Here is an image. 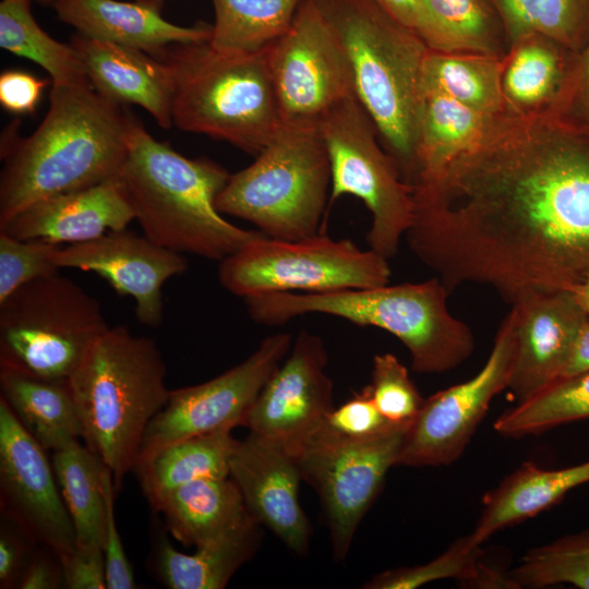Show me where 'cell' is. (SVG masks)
I'll list each match as a JSON object with an SVG mask.
<instances>
[{"mask_svg":"<svg viewBox=\"0 0 589 589\" xmlns=\"http://www.w3.org/2000/svg\"><path fill=\"white\" fill-rule=\"evenodd\" d=\"M412 194L408 244L449 293L486 285L513 305L589 276V135L556 113L505 118Z\"/></svg>","mask_w":589,"mask_h":589,"instance_id":"obj_1","label":"cell"},{"mask_svg":"<svg viewBox=\"0 0 589 589\" xmlns=\"http://www.w3.org/2000/svg\"><path fill=\"white\" fill-rule=\"evenodd\" d=\"M131 115L92 84L52 85L49 109L27 137L1 141L0 228L31 204L118 176Z\"/></svg>","mask_w":589,"mask_h":589,"instance_id":"obj_2","label":"cell"},{"mask_svg":"<svg viewBox=\"0 0 589 589\" xmlns=\"http://www.w3.org/2000/svg\"><path fill=\"white\" fill-rule=\"evenodd\" d=\"M143 235L177 253L221 261L264 236L232 225L216 208L230 173L188 158L130 117L128 154L118 173Z\"/></svg>","mask_w":589,"mask_h":589,"instance_id":"obj_3","label":"cell"},{"mask_svg":"<svg viewBox=\"0 0 589 589\" xmlns=\"http://www.w3.org/2000/svg\"><path fill=\"white\" fill-rule=\"evenodd\" d=\"M349 62L354 93L380 141L412 185L424 103L429 47L373 0H314Z\"/></svg>","mask_w":589,"mask_h":589,"instance_id":"obj_4","label":"cell"},{"mask_svg":"<svg viewBox=\"0 0 589 589\" xmlns=\"http://www.w3.org/2000/svg\"><path fill=\"white\" fill-rule=\"evenodd\" d=\"M448 296L441 279L433 277L322 293L273 292L245 298L244 303L249 316L263 325L318 313L381 328L404 344L416 372L433 374L457 368L474 350L473 333L449 312Z\"/></svg>","mask_w":589,"mask_h":589,"instance_id":"obj_5","label":"cell"},{"mask_svg":"<svg viewBox=\"0 0 589 589\" xmlns=\"http://www.w3.org/2000/svg\"><path fill=\"white\" fill-rule=\"evenodd\" d=\"M154 340L124 325L108 327L69 378L85 445L110 470L118 490L133 471L144 433L170 389Z\"/></svg>","mask_w":589,"mask_h":589,"instance_id":"obj_6","label":"cell"},{"mask_svg":"<svg viewBox=\"0 0 589 589\" xmlns=\"http://www.w3.org/2000/svg\"><path fill=\"white\" fill-rule=\"evenodd\" d=\"M208 41L171 46L160 58L173 72V124L257 155L283 127L266 48L226 52Z\"/></svg>","mask_w":589,"mask_h":589,"instance_id":"obj_7","label":"cell"},{"mask_svg":"<svg viewBox=\"0 0 589 589\" xmlns=\"http://www.w3.org/2000/svg\"><path fill=\"white\" fill-rule=\"evenodd\" d=\"M330 163L318 127L283 125L255 160L230 175L215 205L264 236L301 240L322 232Z\"/></svg>","mask_w":589,"mask_h":589,"instance_id":"obj_8","label":"cell"},{"mask_svg":"<svg viewBox=\"0 0 589 589\" xmlns=\"http://www.w3.org/2000/svg\"><path fill=\"white\" fill-rule=\"evenodd\" d=\"M99 301L59 272L0 302V368L69 380L108 329Z\"/></svg>","mask_w":589,"mask_h":589,"instance_id":"obj_9","label":"cell"},{"mask_svg":"<svg viewBox=\"0 0 589 589\" xmlns=\"http://www.w3.org/2000/svg\"><path fill=\"white\" fill-rule=\"evenodd\" d=\"M388 260L323 231L288 241L261 236L219 262L218 279L243 299L273 292H332L387 285Z\"/></svg>","mask_w":589,"mask_h":589,"instance_id":"obj_10","label":"cell"},{"mask_svg":"<svg viewBox=\"0 0 589 589\" xmlns=\"http://www.w3.org/2000/svg\"><path fill=\"white\" fill-rule=\"evenodd\" d=\"M318 129L330 163L329 204L342 195L360 199L372 216L369 249L389 260L412 224V188L383 149L377 129L356 95L333 108Z\"/></svg>","mask_w":589,"mask_h":589,"instance_id":"obj_11","label":"cell"},{"mask_svg":"<svg viewBox=\"0 0 589 589\" xmlns=\"http://www.w3.org/2000/svg\"><path fill=\"white\" fill-rule=\"evenodd\" d=\"M408 429L369 438L340 436L322 425L294 455L302 479L317 492L335 560H344L357 528L397 465Z\"/></svg>","mask_w":589,"mask_h":589,"instance_id":"obj_12","label":"cell"},{"mask_svg":"<svg viewBox=\"0 0 589 589\" xmlns=\"http://www.w3.org/2000/svg\"><path fill=\"white\" fill-rule=\"evenodd\" d=\"M283 125L318 127L356 95L344 49L314 0H305L285 34L266 48Z\"/></svg>","mask_w":589,"mask_h":589,"instance_id":"obj_13","label":"cell"},{"mask_svg":"<svg viewBox=\"0 0 589 589\" xmlns=\"http://www.w3.org/2000/svg\"><path fill=\"white\" fill-rule=\"evenodd\" d=\"M291 345L287 333L267 336L244 361L218 376L170 390L166 405L144 433L133 471L178 441L245 426L252 405Z\"/></svg>","mask_w":589,"mask_h":589,"instance_id":"obj_14","label":"cell"},{"mask_svg":"<svg viewBox=\"0 0 589 589\" xmlns=\"http://www.w3.org/2000/svg\"><path fill=\"white\" fill-rule=\"evenodd\" d=\"M515 350V314L510 310L497 329L482 369L468 381L424 399L406 431L396 466L434 467L455 462L493 398L508 387Z\"/></svg>","mask_w":589,"mask_h":589,"instance_id":"obj_15","label":"cell"},{"mask_svg":"<svg viewBox=\"0 0 589 589\" xmlns=\"http://www.w3.org/2000/svg\"><path fill=\"white\" fill-rule=\"evenodd\" d=\"M0 508L2 518L35 544L62 557L76 546L72 519L46 449L0 397Z\"/></svg>","mask_w":589,"mask_h":589,"instance_id":"obj_16","label":"cell"},{"mask_svg":"<svg viewBox=\"0 0 589 589\" xmlns=\"http://www.w3.org/2000/svg\"><path fill=\"white\" fill-rule=\"evenodd\" d=\"M322 338L299 332L285 361L269 376L247 417L245 426L296 455L323 425L333 407V382Z\"/></svg>","mask_w":589,"mask_h":589,"instance_id":"obj_17","label":"cell"},{"mask_svg":"<svg viewBox=\"0 0 589 589\" xmlns=\"http://www.w3.org/2000/svg\"><path fill=\"white\" fill-rule=\"evenodd\" d=\"M52 262L58 268L93 272L103 277L117 293L134 300L137 321L149 327L163 322L164 284L188 269L182 254L127 229L58 248Z\"/></svg>","mask_w":589,"mask_h":589,"instance_id":"obj_18","label":"cell"},{"mask_svg":"<svg viewBox=\"0 0 589 589\" xmlns=\"http://www.w3.org/2000/svg\"><path fill=\"white\" fill-rule=\"evenodd\" d=\"M250 516L298 555L309 551L311 527L299 502L302 479L297 459L254 433L238 441L229 461Z\"/></svg>","mask_w":589,"mask_h":589,"instance_id":"obj_19","label":"cell"},{"mask_svg":"<svg viewBox=\"0 0 589 589\" xmlns=\"http://www.w3.org/2000/svg\"><path fill=\"white\" fill-rule=\"evenodd\" d=\"M516 350L508 384L516 402L562 375L588 312L574 290L539 293L512 305Z\"/></svg>","mask_w":589,"mask_h":589,"instance_id":"obj_20","label":"cell"},{"mask_svg":"<svg viewBox=\"0 0 589 589\" xmlns=\"http://www.w3.org/2000/svg\"><path fill=\"white\" fill-rule=\"evenodd\" d=\"M135 214L119 176L92 187L37 201L0 232L21 240L75 244L127 229Z\"/></svg>","mask_w":589,"mask_h":589,"instance_id":"obj_21","label":"cell"},{"mask_svg":"<svg viewBox=\"0 0 589 589\" xmlns=\"http://www.w3.org/2000/svg\"><path fill=\"white\" fill-rule=\"evenodd\" d=\"M70 45L100 95L121 106L137 105L160 128H171L175 79L168 61L80 34L74 35Z\"/></svg>","mask_w":589,"mask_h":589,"instance_id":"obj_22","label":"cell"},{"mask_svg":"<svg viewBox=\"0 0 589 589\" xmlns=\"http://www.w3.org/2000/svg\"><path fill=\"white\" fill-rule=\"evenodd\" d=\"M51 7L84 37L159 59L171 46L208 41L212 36V25H177L164 19L159 9L133 0H56Z\"/></svg>","mask_w":589,"mask_h":589,"instance_id":"obj_23","label":"cell"},{"mask_svg":"<svg viewBox=\"0 0 589 589\" xmlns=\"http://www.w3.org/2000/svg\"><path fill=\"white\" fill-rule=\"evenodd\" d=\"M589 482V460L561 469L525 462L483 496L481 515L469 536L481 546L504 528L557 504L569 491Z\"/></svg>","mask_w":589,"mask_h":589,"instance_id":"obj_24","label":"cell"},{"mask_svg":"<svg viewBox=\"0 0 589 589\" xmlns=\"http://www.w3.org/2000/svg\"><path fill=\"white\" fill-rule=\"evenodd\" d=\"M172 537L185 546L200 548L252 518L230 477L205 478L181 485L157 505Z\"/></svg>","mask_w":589,"mask_h":589,"instance_id":"obj_25","label":"cell"},{"mask_svg":"<svg viewBox=\"0 0 589 589\" xmlns=\"http://www.w3.org/2000/svg\"><path fill=\"white\" fill-rule=\"evenodd\" d=\"M0 397L46 450L83 437L69 380H46L0 368Z\"/></svg>","mask_w":589,"mask_h":589,"instance_id":"obj_26","label":"cell"},{"mask_svg":"<svg viewBox=\"0 0 589 589\" xmlns=\"http://www.w3.org/2000/svg\"><path fill=\"white\" fill-rule=\"evenodd\" d=\"M259 524L250 518L239 528L185 554L161 539L155 552V570L170 589H224L235 573L255 553L261 541Z\"/></svg>","mask_w":589,"mask_h":589,"instance_id":"obj_27","label":"cell"},{"mask_svg":"<svg viewBox=\"0 0 589 589\" xmlns=\"http://www.w3.org/2000/svg\"><path fill=\"white\" fill-rule=\"evenodd\" d=\"M504 119L476 111L443 93L425 91L414 183L478 146Z\"/></svg>","mask_w":589,"mask_h":589,"instance_id":"obj_28","label":"cell"},{"mask_svg":"<svg viewBox=\"0 0 589 589\" xmlns=\"http://www.w3.org/2000/svg\"><path fill=\"white\" fill-rule=\"evenodd\" d=\"M231 429L192 436L157 452L134 470L155 510L163 497L187 483L229 477V461L238 443Z\"/></svg>","mask_w":589,"mask_h":589,"instance_id":"obj_29","label":"cell"},{"mask_svg":"<svg viewBox=\"0 0 589 589\" xmlns=\"http://www.w3.org/2000/svg\"><path fill=\"white\" fill-rule=\"evenodd\" d=\"M55 474L73 522L76 548L104 551V464L80 441L52 450Z\"/></svg>","mask_w":589,"mask_h":589,"instance_id":"obj_30","label":"cell"},{"mask_svg":"<svg viewBox=\"0 0 589 589\" xmlns=\"http://www.w3.org/2000/svg\"><path fill=\"white\" fill-rule=\"evenodd\" d=\"M504 65L495 55L429 49L423 64V89L443 93L490 117H504Z\"/></svg>","mask_w":589,"mask_h":589,"instance_id":"obj_31","label":"cell"},{"mask_svg":"<svg viewBox=\"0 0 589 589\" xmlns=\"http://www.w3.org/2000/svg\"><path fill=\"white\" fill-rule=\"evenodd\" d=\"M215 21L209 45L220 51L264 50L290 27L305 0H211Z\"/></svg>","mask_w":589,"mask_h":589,"instance_id":"obj_32","label":"cell"},{"mask_svg":"<svg viewBox=\"0 0 589 589\" xmlns=\"http://www.w3.org/2000/svg\"><path fill=\"white\" fill-rule=\"evenodd\" d=\"M31 2L1 1L0 47L37 63L50 75L52 85L91 84L75 49L56 40L39 26Z\"/></svg>","mask_w":589,"mask_h":589,"instance_id":"obj_33","label":"cell"},{"mask_svg":"<svg viewBox=\"0 0 589 589\" xmlns=\"http://www.w3.org/2000/svg\"><path fill=\"white\" fill-rule=\"evenodd\" d=\"M586 419H589V371L556 378L505 410L493 428L504 437L518 438Z\"/></svg>","mask_w":589,"mask_h":589,"instance_id":"obj_34","label":"cell"},{"mask_svg":"<svg viewBox=\"0 0 589 589\" xmlns=\"http://www.w3.org/2000/svg\"><path fill=\"white\" fill-rule=\"evenodd\" d=\"M513 44L546 38L567 52H579L589 39V0H491Z\"/></svg>","mask_w":589,"mask_h":589,"instance_id":"obj_35","label":"cell"},{"mask_svg":"<svg viewBox=\"0 0 589 589\" xmlns=\"http://www.w3.org/2000/svg\"><path fill=\"white\" fill-rule=\"evenodd\" d=\"M514 45L517 48L502 74L506 104L522 111L558 97L569 67L557 50L560 46L541 36H529Z\"/></svg>","mask_w":589,"mask_h":589,"instance_id":"obj_36","label":"cell"},{"mask_svg":"<svg viewBox=\"0 0 589 589\" xmlns=\"http://www.w3.org/2000/svg\"><path fill=\"white\" fill-rule=\"evenodd\" d=\"M420 38L444 52L495 55L493 25L481 0H420Z\"/></svg>","mask_w":589,"mask_h":589,"instance_id":"obj_37","label":"cell"},{"mask_svg":"<svg viewBox=\"0 0 589 589\" xmlns=\"http://www.w3.org/2000/svg\"><path fill=\"white\" fill-rule=\"evenodd\" d=\"M508 574L516 588L566 584L589 589V530L529 550Z\"/></svg>","mask_w":589,"mask_h":589,"instance_id":"obj_38","label":"cell"},{"mask_svg":"<svg viewBox=\"0 0 589 589\" xmlns=\"http://www.w3.org/2000/svg\"><path fill=\"white\" fill-rule=\"evenodd\" d=\"M482 562V551L469 536L423 565L385 570L364 584L365 589H413L438 579L456 578L471 585Z\"/></svg>","mask_w":589,"mask_h":589,"instance_id":"obj_39","label":"cell"},{"mask_svg":"<svg viewBox=\"0 0 589 589\" xmlns=\"http://www.w3.org/2000/svg\"><path fill=\"white\" fill-rule=\"evenodd\" d=\"M371 397L389 421L410 426L417 418L424 398L409 376L407 368L393 353H380L373 358Z\"/></svg>","mask_w":589,"mask_h":589,"instance_id":"obj_40","label":"cell"},{"mask_svg":"<svg viewBox=\"0 0 589 589\" xmlns=\"http://www.w3.org/2000/svg\"><path fill=\"white\" fill-rule=\"evenodd\" d=\"M59 247L0 232V302L23 285L59 272L52 254Z\"/></svg>","mask_w":589,"mask_h":589,"instance_id":"obj_41","label":"cell"},{"mask_svg":"<svg viewBox=\"0 0 589 589\" xmlns=\"http://www.w3.org/2000/svg\"><path fill=\"white\" fill-rule=\"evenodd\" d=\"M323 425L329 431L352 440L380 437L409 426L385 418L375 406L368 385L338 408H333Z\"/></svg>","mask_w":589,"mask_h":589,"instance_id":"obj_42","label":"cell"},{"mask_svg":"<svg viewBox=\"0 0 589 589\" xmlns=\"http://www.w3.org/2000/svg\"><path fill=\"white\" fill-rule=\"evenodd\" d=\"M558 100L556 115L589 135V39L573 55Z\"/></svg>","mask_w":589,"mask_h":589,"instance_id":"obj_43","label":"cell"},{"mask_svg":"<svg viewBox=\"0 0 589 589\" xmlns=\"http://www.w3.org/2000/svg\"><path fill=\"white\" fill-rule=\"evenodd\" d=\"M103 488L106 502V533L104 555L107 589H134L136 587L132 566L119 536L113 512L115 485L110 470L104 466Z\"/></svg>","mask_w":589,"mask_h":589,"instance_id":"obj_44","label":"cell"},{"mask_svg":"<svg viewBox=\"0 0 589 589\" xmlns=\"http://www.w3.org/2000/svg\"><path fill=\"white\" fill-rule=\"evenodd\" d=\"M49 81L23 70H7L0 74V104L14 115L34 113Z\"/></svg>","mask_w":589,"mask_h":589,"instance_id":"obj_45","label":"cell"},{"mask_svg":"<svg viewBox=\"0 0 589 589\" xmlns=\"http://www.w3.org/2000/svg\"><path fill=\"white\" fill-rule=\"evenodd\" d=\"M38 545L4 519L0 529V588H17L20 577Z\"/></svg>","mask_w":589,"mask_h":589,"instance_id":"obj_46","label":"cell"},{"mask_svg":"<svg viewBox=\"0 0 589 589\" xmlns=\"http://www.w3.org/2000/svg\"><path fill=\"white\" fill-rule=\"evenodd\" d=\"M63 588L106 589V562L104 551L76 548L60 557Z\"/></svg>","mask_w":589,"mask_h":589,"instance_id":"obj_47","label":"cell"},{"mask_svg":"<svg viewBox=\"0 0 589 589\" xmlns=\"http://www.w3.org/2000/svg\"><path fill=\"white\" fill-rule=\"evenodd\" d=\"M17 588H63V572L59 555L50 549L38 545L20 577Z\"/></svg>","mask_w":589,"mask_h":589,"instance_id":"obj_48","label":"cell"},{"mask_svg":"<svg viewBox=\"0 0 589 589\" xmlns=\"http://www.w3.org/2000/svg\"><path fill=\"white\" fill-rule=\"evenodd\" d=\"M395 21L420 34L423 15L420 0H373ZM420 37V36H419Z\"/></svg>","mask_w":589,"mask_h":589,"instance_id":"obj_49","label":"cell"},{"mask_svg":"<svg viewBox=\"0 0 589 589\" xmlns=\"http://www.w3.org/2000/svg\"><path fill=\"white\" fill-rule=\"evenodd\" d=\"M589 371V320L579 329L562 376Z\"/></svg>","mask_w":589,"mask_h":589,"instance_id":"obj_50","label":"cell"},{"mask_svg":"<svg viewBox=\"0 0 589 589\" xmlns=\"http://www.w3.org/2000/svg\"><path fill=\"white\" fill-rule=\"evenodd\" d=\"M574 292L580 304L589 314V276L582 284H580L577 288L574 289Z\"/></svg>","mask_w":589,"mask_h":589,"instance_id":"obj_51","label":"cell"},{"mask_svg":"<svg viewBox=\"0 0 589 589\" xmlns=\"http://www.w3.org/2000/svg\"><path fill=\"white\" fill-rule=\"evenodd\" d=\"M133 1H137L147 5L154 7L156 9H159V10L165 3V0H133Z\"/></svg>","mask_w":589,"mask_h":589,"instance_id":"obj_52","label":"cell"},{"mask_svg":"<svg viewBox=\"0 0 589 589\" xmlns=\"http://www.w3.org/2000/svg\"><path fill=\"white\" fill-rule=\"evenodd\" d=\"M36 1L45 5H52L56 0H36Z\"/></svg>","mask_w":589,"mask_h":589,"instance_id":"obj_53","label":"cell"}]
</instances>
